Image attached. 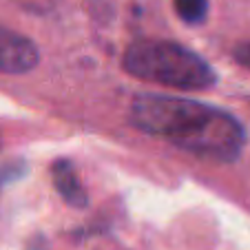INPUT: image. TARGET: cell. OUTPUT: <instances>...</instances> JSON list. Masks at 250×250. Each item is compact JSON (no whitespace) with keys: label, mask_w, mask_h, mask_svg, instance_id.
<instances>
[{"label":"cell","mask_w":250,"mask_h":250,"mask_svg":"<svg viewBox=\"0 0 250 250\" xmlns=\"http://www.w3.org/2000/svg\"><path fill=\"white\" fill-rule=\"evenodd\" d=\"M131 122L202 160L235 162L246 146V131L235 115L186 98L142 93L131 104Z\"/></svg>","instance_id":"1"},{"label":"cell","mask_w":250,"mask_h":250,"mask_svg":"<svg viewBox=\"0 0 250 250\" xmlns=\"http://www.w3.org/2000/svg\"><path fill=\"white\" fill-rule=\"evenodd\" d=\"M128 76L170 89L204 91L217 82V73L193 49L170 40H137L122 56Z\"/></svg>","instance_id":"2"},{"label":"cell","mask_w":250,"mask_h":250,"mask_svg":"<svg viewBox=\"0 0 250 250\" xmlns=\"http://www.w3.org/2000/svg\"><path fill=\"white\" fill-rule=\"evenodd\" d=\"M38 62V47L27 36L0 27V73H29Z\"/></svg>","instance_id":"3"},{"label":"cell","mask_w":250,"mask_h":250,"mask_svg":"<svg viewBox=\"0 0 250 250\" xmlns=\"http://www.w3.org/2000/svg\"><path fill=\"white\" fill-rule=\"evenodd\" d=\"M51 175H53V186L56 190L62 195L69 206L73 208H84L89 204V195H86L84 186H82L80 177H78L76 168L69 160H58L51 166Z\"/></svg>","instance_id":"4"},{"label":"cell","mask_w":250,"mask_h":250,"mask_svg":"<svg viewBox=\"0 0 250 250\" xmlns=\"http://www.w3.org/2000/svg\"><path fill=\"white\" fill-rule=\"evenodd\" d=\"M175 14L180 16L186 24H202L208 16L210 2L208 0H175Z\"/></svg>","instance_id":"5"},{"label":"cell","mask_w":250,"mask_h":250,"mask_svg":"<svg viewBox=\"0 0 250 250\" xmlns=\"http://www.w3.org/2000/svg\"><path fill=\"white\" fill-rule=\"evenodd\" d=\"M16 2L29 7V9H33V11H49V9H53L60 0H16Z\"/></svg>","instance_id":"6"},{"label":"cell","mask_w":250,"mask_h":250,"mask_svg":"<svg viewBox=\"0 0 250 250\" xmlns=\"http://www.w3.org/2000/svg\"><path fill=\"white\" fill-rule=\"evenodd\" d=\"M232 56H235V60L239 62L241 66H246V69L250 71V42H241L235 47V51H232Z\"/></svg>","instance_id":"7"}]
</instances>
